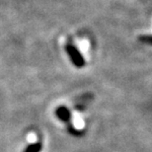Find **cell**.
<instances>
[{"label": "cell", "instance_id": "obj_1", "mask_svg": "<svg viewBox=\"0 0 152 152\" xmlns=\"http://www.w3.org/2000/svg\"><path fill=\"white\" fill-rule=\"evenodd\" d=\"M72 124H73L74 129H78V130L83 129L84 126H85V123H84L83 118H82V115L78 113L73 114V117H72Z\"/></svg>", "mask_w": 152, "mask_h": 152}, {"label": "cell", "instance_id": "obj_2", "mask_svg": "<svg viewBox=\"0 0 152 152\" xmlns=\"http://www.w3.org/2000/svg\"><path fill=\"white\" fill-rule=\"evenodd\" d=\"M78 48L82 53H86L89 48V42L87 39H81L78 42Z\"/></svg>", "mask_w": 152, "mask_h": 152}, {"label": "cell", "instance_id": "obj_3", "mask_svg": "<svg viewBox=\"0 0 152 152\" xmlns=\"http://www.w3.org/2000/svg\"><path fill=\"white\" fill-rule=\"evenodd\" d=\"M29 140H32V142H35V140H36V135L34 134V133H32V134L30 135Z\"/></svg>", "mask_w": 152, "mask_h": 152}]
</instances>
